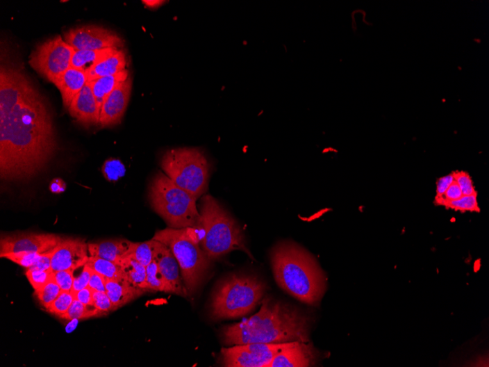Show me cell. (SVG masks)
Here are the masks:
<instances>
[{
	"mask_svg": "<svg viewBox=\"0 0 489 367\" xmlns=\"http://www.w3.org/2000/svg\"><path fill=\"white\" fill-rule=\"evenodd\" d=\"M65 42L76 51L122 49L124 40L115 32L103 26L88 24L73 27L64 33Z\"/></svg>",
	"mask_w": 489,
	"mask_h": 367,
	"instance_id": "8fae6325",
	"label": "cell"
},
{
	"mask_svg": "<svg viewBox=\"0 0 489 367\" xmlns=\"http://www.w3.org/2000/svg\"><path fill=\"white\" fill-rule=\"evenodd\" d=\"M75 51L74 47L58 35L35 47L29 64L39 75L54 84L70 69Z\"/></svg>",
	"mask_w": 489,
	"mask_h": 367,
	"instance_id": "9c48e42d",
	"label": "cell"
},
{
	"mask_svg": "<svg viewBox=\"0 0 489 367\" xmlns=\"http://www.w3.org/2000/svg\"><path fill=\"white\" fill-rule=\"evenodd\" d=\"M128 60L126 51L118 49L112 56L89 67L86 71L88 83L97 79L116 75L127 70Z\"/></svg>",
	"mask_w": 489,
	"mask_h": 367,
	"instance_id": "ffe728a7",
	"label": "cell"
},
{
	"mask_svg": "<svg viewBox=\"0 0 489 367\" xmlns=\"http://www.w3.org/2000/svg\"><path fill=\"white\" fill-rule=\"evenodd\" d=\"M129 77V72L126 70L116 75L101 77L89 83L94 97L96 98L100 113L106 98L110 96V93L119 84L126 81Z\"/></svg>",
	"mask_w": 489,
	"mask_h": 367,
	"instance_id": "7402d4cb",
	"label": "cell"
},
{
	"mask_svg": "<svg viewBox=\"0 0 489 367\" xmlns=\"http://www.w3.org/2000/svg\"><path fill=\"white\" fill-rule=\"evenodd\" d=\"M131 91L132 79L129 76L105 100L100 114L101 127H113L120 124L127 110Z\"/></svg>",
	"mask_w": 489,
	"mask_h": 367,
	"instance_id": "5bb4252c",
	"label": "cell"
},
{
	"mask_svg": "<svg viewBox=\"0 0 489 367\" xmlns=\"http://www.w3.org/2000/svg\"><path fill=\"white\" fill-rule=\"evenodd\" d=\"M160 163L169 179L197 199L207 192L210 165L201 149L189 147L169 149L162 156Z\"/></svg>",
	"mask_w": 489,
	"mask_h": 367,
	"instance_id": "ba28073f",
	"label": "cell"
},
{
	"mask_svg": "<svg viewBox=\"0 0 489 367\" xmlns=\"http://www.w3.org/2000/svg\"><path fill=\"white\" fill-rule=\"evenodd\" d=\"M88 243L79 238H63L53 250L51 268L53 272L76 270L85 266L89 260Z\"/></svg>",
	"mask_w": 489,
	"mask_h": 367,
	"instance_id": "4fadbf2b",
	"label": "cell"
},
{
	"mask_svg": "<svg viewBox=\"0 0 489 367\" xmlns=\"http://www.w3.org/2000/svg\"><path fill=\"white\" fill-rule=\"evenodd\" d=\"M60 293L61 289L59 285L53 278L43 288L35 291L34 295L40 305L47 309L56 300Z\"/></svg>",
	"mask_w": 489,
	"mask_h": 367,
	"instance_id": "f546056e",
	"label": "cell"
},
{
	"mask_svg": "<svg viewBox=\"0 0 489 367\" xmlns=\"http://www.w3.org/2000/svg\"><path fill=\"white\" fill-rule=\"evenodd\" d=\"M87 265L106 279L124 280L121 266L102 258L90 256Z\"/></svg>",
	"mask_w": 489,
	"mask_h": 367,
	"instance_id": "d4e9b609",
	"label": "cell"
},
{
	"mask_svg": "<svg viewBox=\"0 0 489 367\" xmlns=\"http://www.w3.org/2000/svg\"><path fill=\"white\" fill-rule=\"evenodd\" d=\"M0 67V176L29 180L58 151L52 115L45 97L6 48Z\"/></svg>",
	"mask_w": 489,
	"mask_h": 367,
	"instance_id": "6da1fadb",
	"label": "cell"
},
{
	"mask_svg": "<svg viewBox=\"0 0 489 367\" xmlns=\"http://www.w3.org/2000/svg\"><path fill=\"white\" fill-rule=\"evenodd\" d=\"M92 273L93 270L87 264L81 267L80 273L77 276L74 275L72 292L75 293L88 288Z\"/></svg>",
	"mask_w": 489,
	"mask_h": 367,
	"instance_id": "74e56055",
	"label": "cell"
},
{
	"mask_svg": "<svg viewBox=\"0 0 489 367\" xmlns=\"http://www.w3.org/2000/svg\"><path fill=\"white\" fill-rule=\"evenodd\" d=\"M53 251L40 255L38 261L30 268L38 270H51V256Z\"/></svg>",
	"mask_w": 489,
	"mask_h": 367,
	"instance_id": "7bdbcfd3",
	"label": "cell"
},
{
	"mask_svg": "<svg viewBox=\"0 0 489 367\" xmlns=\"http://www.w3.org/2000/svg\"><path fill=\"white\" fill-rule=\"evenodd\" d=\"M147 290V291H160L168 293L166 282L161 275L156 261L154 259L151 264L146 267Z\"/></svg>",
	"mask_w": 489,
	"mask_h": 367,
	"instance_id": "f1b7e54d",
	"label": "cell"
},
{
	"mask_svg": "<svg viewBox=\"0 0 489 367\" xmlns=\"http://www.w3.org/2000/svg\"><path fill=\"white\" fill-rule=\"evenodd\" d=\"M50 189L53 193H60L65 191V184L60 179H56L51 183Z\"/></svg>",
	"mask_w": 489,
	"mask_h": 367,
	"instance_id": "ee69618b",
	"label": "cell"
},
{
	"mask_svg": "<svg viewBox=\"0 0 489 367\" xmlns=\"http://www.w3.org/2000/svg\"><path fill=\"white\" fill-rule=\"evenodd\" d=\"M133 242L126 239H112L88 243L89 254L120 265L129 256Z\"/></svg>",
	"mask_w": 489,
	"mask_h": 367,
	"instance_id": "ac0fdd59",
	"label": "cell"
},
{
	"mask_svg": "<svg viewBox=\"0 0 489 367\" xmlns=\"http://www.w3.org/2000/svg\"><path fill=\"white\" fill-rule=\"evenodd\" d=\"M92 298L94 306L99 310L101 316L115 311L110 298L108 297L106 293L93 291Z\"/></svg>",
	"mask_w": 489,
	"mask_h": 367,
	"instance_id": "d590c367",
	"label": "cell"
},
{
	"mask_svg": "<svg viewBox=\"0 0 489 367\" xmlns=\"http://www.w3.org/2000/svg\"><path fill=\"white\" fill-rule=\"evenodd\" d=\"M442 206L447 209H452L463 213L466 212L479 213L481 212L478 202V194L463 196L456 200L445 202Z\"/></svg>",
	"mask_w": 489,
	"mask_h": 367,
	"instance_id": "83f0119b",
	"label": "cell"
},
{
	"mask_svg": "<svg viewBox=\"0 0 489 367\" xmlns=\"http://www.w3.org/2000/svg\"><path fill=\"white\" fill-rule=\"evenodd\" d=\"M201 248L210 261L231 252L242 251L252 257L242 230L233 217L211 195L203 196L199 205Z\"/></svg>",
	"mask_w": 489,
	"mask_h": 367,
	"instance_id": "277c9868",
	"label": "cell"
},
{
	"mask_svg": "<svg viewBox=\"0 0 489 367\" xmlns=\"http://www.w3.org/2000/svg\"><path fill=\"white\" fill-rule=\"evenodd\" d=\"M154 260L166 282L168 293L187 297L188 294L178 261L170 249L158 240H156Z\"/></svg>",
	"mask_w": 489,
	"mask_h": 367,
	"instance_id": "9a60e30c",
	"label": "cell"
},
{
	"mask_svg": "<svg viewBox=\"0 0 489 367\" xmlns=\"http://www.w3.org/2000/svg\"><path fill=\"white\" fill-rule=\"evenodd\" d=\"M311 318L301 310L267 297L256 314L222 330L226 345L309 341Z\"/></svg>",
	"mask_w": 489,
	"mask_h": 367,
	"instance_id": "7a4b0ae2",
	"label": "cell"
},
{
	"mask_svg": "<svg viewBox=\"0 0 489 367\" xmlns=\"http://www.w3.org/2000/svg\"><path fill=\"white\" fill-rule=\"evenodd\" d=\"M143 3L149 8H158L164 3V1H159V0H146V1H142Z\"/></svg>",
	"mask_w": 489,
	"mask_h": 367,
	"instance_id": "f6af8a7d",
	"label": "cell"
},
{
	"mask_svg": "<svg viewBox=\"0 0 489 367\" xmlns=\"http://www.w3.org/2000/svg\"><path fill=\"white\" fill-rule=\"evenodd\" d=\"M124 279L133 286L147 291L146 267L129 256L120 264Z\"/></svg>",
	"mask_w": 489,
	"mask_h": 367,
	"instance_id": "cb8c5ba5",
	"label": "cell"
},
{
	"mask_svg": "<svg viewBox=\"0 0 489 367\" xmlns=\"http://www.w3.org/2000/svg\"><path fill=\"white\" fill-rule=\"evenodd\" d=\"M92 293L93 291L88 287L73 294L76 300L89 307H94L93 304Z\"/></svg>",
	"mask_w": 489,
	"mask_h": 367,
	"instance_id": "b9f144b4",
	"label": "cell"
},
{
	"mask_svg": "<svg viewBox=\"0 0 489 367\" xmlns=\"http://www.w3.org/2000/svg\"><path fill=\"white\" fill-rule=\"evenodd\" d=\"M63 238L50 234L16 233L2 235L0 256L21 252L45 254L56 249Z\"/></svg>",
	"mask_w": 489,
	"mask_h": 367,
	"instance_id": "7c38bea8",
	"label": "cell"
},
{
	"mask_svg": "<svg viewBox=\"0 0 489 367\" xmlns=\"http://www.w3.org/2000/svg\"><path fill=\"white\" fill-rule=\"evenodd\" d=\"M463 196V193H461L459 186L454 181L452 184L446 190V192L441 197H436V199H434V204L438 206H442L444 202L456 200Z\"/></svg>",
	"mask_w": 489,
	"mask_h": 367,
	"instance_id": "f35d334b",
	"label": "cell"
},
{
	"mask_svg": "<svg viewBox=\"0 0 489 367\" xmlns=\"http://www.w3.org/2000/svg\"><path fill=\"white\" fill-rule=\"evenodd\" d=\"M67 111L85 128L100 124L101 113L89 83L74 98Z\"/></svg>",
	"mask_w": 489,
	"mask_h": 367,
	"instance_id": "e0dca14e",
	"label": "cell"
},
{
	"mask_svg": "<svg viewBox=\"0 0 489 367\" xmlns=\"http://www.w3.org/2000/svg\"><path fill=\"white\" fill-rule=\"evenodd\" d=\"M147 291L133 286L126 281L106 279V293L115 310L122 307L144 295Z\"/></svg>",
	"mask_w": 489,
	"mask_h": 367,
	"instance_id": "44dd1931",
	"label": "cell"
},
{
	"mask_svg": "<svg viewBox=\"0 0 489 367\" xmlns=\"http://www.w3.org/2000/svg\"><path fill=\"white\" fill-rule=\"evenodd\" d=\"M155 250L156 240L154 239L142 243L133 242L129 256L147 267L154 259Z\"/></svg>",
	"mask_w": 489,
	"mask_h": 367,
	"instance_id": "484cf974",
	"label": "cell"
},
{
	"mask_svg": "<svg viewBox=\"0 0 489 367\" xmlns=\"http://www.w3.org/2000/svg\"><path fill=\"white\" fill-rule=\"evenodd\" d=\"M25 275L35 291L43 288L47 283L53 279V272L51 270H38L26 268Z\"/></svg>",
	"mask_w": 489,
	"mask_h": 367,
	"instance_id": "836d02e7",
	"label": "cell"
},
{
	"mask_svg": "<svg viewBox=\"0 0 489 367\" xmlns=\"http://www.w3.org/2000/svg\"><path fill=\"white\" fill-rule=\"evenodd\" d=\"M106 282L103 276L93 271L88 287L94 291L106 293Z\"/></svg>",
	"mask_w": 489,
	"mask_h": 367,
	"instance_id": "ab89813d",
	"label": "cell"
},
{
	"mask_svg": "<svg viewBox=\"0 0 489 367\" xmlns=\"http://www.w3.org/2000/svg\"><path fill=\"white\" fill-rule=\"evenodd\" d=\"M118 49L108 48L100 50H81L74 54L71 67L87 71L90 67L112 56Z\"/></svg>",
	"mask_w": 489,
	"mask_h": 367,
	"instance_id": "603a6c76",
	"label": "cell"
},
{
	"mask_svg": "<svg viewBox=\"0 0 489 367\" xmlns=\"http://www.w3.org/2000/svg\"><path fill=\"white\" fill-rule=\"evenodd\" d=\"M87 83L86 71L71 67L53 85L61 93L65 108H69L74 98Z\"/></svg>",
	"mask_w": 489,
	"mask_h": 367,
	"instance_id": "d6986e66",
	"label": "cell"
},
{
	"mask_svg": "<svg viewBox=\"0 0 489 367\" xmlns=\"http://www.w3.org/2000/svg\"><path fill=\"white\" fill-rule=\"evenodd\" d=\"M74 301V295L71 292L61 291L56 300L47 309L51 315L62 318Z\"/></svg>",
	"mask_w": 489,
	"mask_h": 367,
	"instance_id": "4dcf8cb0",
	"label": "cell"
},
{
	"mask_svg": "<svg viewBox=\"0 0 489 367\" xmlns=\"http://www.w3.org/2000/svg\"><path fill=\"white\" fill-rule=\"evenodd\" d=\"M454 181V179L453 173L447 174L445 176L442 177V178L439 179L437 181V190L436 197H441L446 192V190L449 188V186L452 184Z\"/></svg>",
	"mask_w": 489,
	"mask_h": 367,
	"instance_id": "60d3db41",
	"label": "cell"
},
{
	"mask_svg": "<svg viewBox=\"0 0 489 367\" xmlns=\"http://www.w3.org/2000/svg\"><path fill=\"white\" fill-rule=\"evenodd\" d=\"M454 181L459 186L463 196H470L478 194L475 190L471 176L464 171L453 172Z\"/></svg>",
	"mask_w": 489,
	"mask_h": 367,
	"instance_id": "e575fe53",
	"label": "cell"
},
{
	"mask_svg": "<svg viewBox=\"0 0 489 367\" xmlns=\"http://www.w3.org/2000/svg\"><path fill=\"white\" fill-rule=\"evenodd\" d=\"M293 343H250L222 348V365L227 367H270L278 353Z\"/></svg>",
	"mask_w": 489,
	"mask_h": 367,
	"instance_id": "30bf717a",
	"label": "cell"
},
{
	"mask_svg": "<svg viewBox=\"0 0 489 367\" xmlns=\"http://www.w3.org/2000/svg\"><path fill=\"white\" fill-rule=\"evenodd\" d=\"M42 254L37 252H21L5 254L0 256L22 267L30 268L38 261Z\"/></svg>",
	"mask_w": 489,
	"mask_h": 367,
	"instance_id": "d6a6232c",
	"label": "cell"
},
{
	"mask_svg": "<svg viewBox=\"0 0 489 367\" xmlns=\"http://www.w3.org/2000/svg\"><path fill=\"white\" fill-rule=\"evenodd\" d=\"M270 261L282 290L304 304H320L327 289V277L313 256L295 243L284 240L272 250Z\"/></svg>",
	"mask_w": 489,
	"mask_h": 367,
	"instance_id": "3957f363",
	"label": "cell"
},
{
	"mask_svg": "<svg viewBox=\"0 0 489 367\" xmlns=\"http://www.w3.org/2000/svg\"><path fill=\"white\" fill-rule=\"evenodd\" d=\"M101 316L96 307H89L74 299L72 304L61 319L67 320H78Z\"/></svg>",
	"mask_w": 489,
	"mask_h": 367,
	"instance_id": "4316f807",
	"label": "cell"
},
{
	"mask_svg": "<svg viewBox=\"0 0 489 367\" xmlns=\"http://www.w3.org/2000/svg\"><path fill=\"white\" fill-rule=\"evenodd\" d=\"M266 290V284L256 275H228L217 284L213 293L212 318L235 319L249 314L262 301Z\"/></svg>",
	"mask_w": 489,
	"mask_h": 367,
	"instance_id": "5b68a950",
	"label": "cell"
},
{
	"mask_svg": "<svg viewBox=\"0 0 489 367\" xmlns=\"http://www.w3.org/2000/svg\"><path fill=\"white\" fill-rule=\"evenodd\" d=\"M319 357L320 352L311 343L294 342L278 353L270 367L314 366Z\"/></svg>",
	"mask_w": 489,
	"mask_h": 367,
	"instance_id": "2e32d148",
	"label": "cell"
},
{
	"mask_svg": "<svg viewBox=\"0 0 489 367\" xmlns=\"http://www.w3.org/2000/svg\"><path fill=\"white\" fill-rule=\"evenodd\" d=\"M102 172L107 181L115 182L125 175L126 168L119 160L110 158L104 163Z\"/></svg>",
	"mask_w": 489,
	"mask_h": 367,
	"instance_id": "1f68e13d",
	"label": "cell"
},
{
	"mask_svg": "<svg viewBox=\"0 0 489 367\" xmlns=\"http://www.w3.org/2000/svg\"><path fill=\"white\" fill-rule=\"evenodd\" d=\"M148 198L154 211L168 227L197 228L200 213L197 199L176 186L164 172H158L149 186Z\"/></svg>",
	"mask_w": 489,
	"mask_h": 367,
	"instance_id": "8992f818",
	"label": "cell"
},
{
	"mask_svg": "<svg viewBox=\"0 0 489 367\" xmlns=\"http://www.w3.org/2000/svg\"><path fill=\"white\" fill-rule=\"evenodd\" d=\"M196 228L174 229L167 227L157 231L153 239L167 246L181 270L188 295L200 287L210 267V261L201 248Z\"/></svg>",
	"mask_w": 489,
	"mask_h": 367,
	"instance_id": "52a82bcc",
	"label": "cell"
},
{
	"mask_svg": "<svg viewBox=\"0 0 489 367\" xmlns=\"http://www.w3.org/2000/svg\"><path fill=\"white\" fill-rule=\"evenodd\" d=\"M53 278L59 285L61 291H72L74 279V270H63L53 272Z\"/></svg>",
	"mask_w": 489,
	"mask_h": 367,
	"instance_id": "8d00e7d4",
	"label": "cell"
}]
</instances>
